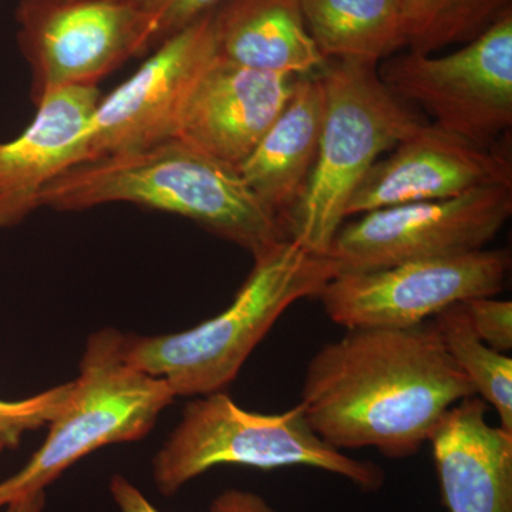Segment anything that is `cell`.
<instances>
[{
	"mask_svg": "<svg viewBox=\"0 0 512 512\" xmlns=\"http://www.w3.org/2000/svg\"><path fill=\"white\" fill-rule=\"evenodd\" d=\"M441 342L458 369L473 386L476 396L497 412L501 429L512 433V359L477 335L463 302L434 316Z\"/></svg>",
	"mask_w": 512,
	"mask_h": 512,
	"instance_id": "19",
	"label": "cell"
},
{
	"mask_svg": "<svg viewBox=\"0 0 512 512\" xmlns=\"http://www.w3.org/2000/svg\"><path fill=\"white\" fill-rule=\"evenodd\" d=\"M3 451H5V450H3V448H0V454H2V453H3Z\"/></svg>",
	"mask_w": 512,
	"mask_h": 512,
	"instance_id": "26",
	"label": "cell"
},
{
	"mask_svg": "<svg viewBox=\"0 0 512 512\" xmlns=\"http://www.w3.org/2000/svg\"><path fill=\"white\" fill-rule=\"evenodd\" d=\"M295 80L217 55L185 106L175 140L238 171L284 110Z\"/></svg>",
	"mask_w": 512,
	"mask_h": 512,
	"instance_id": "13",
	"label": "cell"
},
{
	"mask_svg": "<svg viewBox=\"0 0 512 512\" xmlns=\"http://www.w3.org/2000/svg\"><path fill=\"white\" fill-rule=\"evenodd\" d=\"M319 73L325 109L318 158L286 234L313 254L328 255L357 185L426 121L387 89L377 64L326 60Z\"/></svg>",
	"mask_w": 512,
	"mask_h": 512,
	"instance_id": "5",
	"label": "cell"
},
{
	"mask_svg": "<svg viewBox=\"0 0 512 512\" xmlns=\"http://www.w3.org/2000/svg\"><path fill=\"white\" fill-rule=\"evenodd\" d=\"M72 387L73 380L25 399H0V448H16L30 431L49 426L69 399Z\"/></svg>",
	"mask_w": 512,
	"mask_h": 512,
	"instance_id": "21",
	"label": "cell"
},
{
	"mask_svg": "<svg viewBox=\"0 0 512 512\" xmlns=\"http://www.w3.org/2000/svg\"><path fill=\"white\" fill-rule=\"evenodd\" d=\"M215 56L211 10L163 40L130 79L101 97L87 133V161L173 140Z\"/></svg>",
	"mask_w": 512,
	"mask_h": 512,
	"instance_id": "11",
	"label": "cell"
},
{
	"mask_svg": "<svg viewBox=\"0 0 512 512\" xmlns=\"http://www.w3.org/2000/svg\"><path fill=\"white\" fill-rule=\"evenodd\" d=\"M501 185L512 187L511 158L504 151L424 123L370 168L350 197L346 221L382 208Z\"/></svg>",
	"mask_w": 512,
	"mask_h": 512,
	"instance_id": "12",
	"label": "cell"
},
{
	"mask_svg": "<svg viewBox=\"0 0 512 512\" xmlns=\"http://www.w3.org/2000/svg\"><path fill=\"white\" fill-rule=\"evenodd\" d=\"M478 396L454 404L430 437L448 512H512V433Z\"/></svg>",
	"mask_w": 512,
	"mask_h": 512,
	"instance_id": "15",
	"label": "cell"
},
{
	"mask_svg": "<svg viewBox=\"0 0 512 512\" xmlns=\"http://www.w3.org/2000/svg\"><path fill=\"white\" fill-rule=\"evenodd\" d=\"M323 109L320 73L296 77L284 110L238 168L244 183L285 234L311 183Z\"/></svg>",
	"mask_w": 512,
	"mask_h": 512,
	"instance_id": "16",
	"label": "cell"
},
{
	"mask_svg": "<svg viewBox=\"0 0 512 512\" xmlns=\"http://www.w3.org/2000/svg\"><path fill=\"white\" fill-rule=\"evenodd\" d=\"M126 333H92L62 410L49 423L42 446L18 473L0 481V508L46 491L64 471L100 448L144 439L177 397L160 377L134 366Z\"/></svg>",
	"mask_w": 512,
	"mask_h": 512,
	"instance_id": "6",
	"label": "cell"
},
{
	"mask_svg": "<svg viewBox=\"0 0 512 512\" xmlns=\"http://www.w3.org/2000/svg\"><path fill=\"white\" fill-rule=\"evenodd\" d=\"M110 494L120 512H163L128 478L116 474L110 480ZM208 512H278L254 491L229 488L214 498Z\"/></svg>",
	"mask_w": 512,
	"mask_h": 512,
	"instance_id": "22",
	"label": "cell"
},
{
	"mask_svg": "<svg viewBox=\"0 0 512 512\" xmlns=\"http://www.w3.org/2000/svg\"><path fill=\"white\" fill-rule=\"evenodd\" d=\"M15 20L35 106L55 90L97 86L158 35L157 16L137 0H19Z\"/></svg>",
	"mask_w": 512,
	"mask_h": 512,
	"instance_id": "7",
	"label": "cell"
},
{
	"mask_svg": "<svg viewBox=\"0 0 512 512\" xmlns=\"http://www.w3.org/2000/svg\"><path fill=\"white\" fill-rule=\"evenodd\" d=\"M212 32L218 56L259 72L306 76L326 63L299 0H222L212 9Z\"/></svg>",
	"mask_w": 512,
	"mask_h": 512,
	"instance_id": "17",
	"label": "cell"
},
{
	"mask_svg": "<svg viewBox=\"0 0 512 512\" xmlns=\"http://www.w3.org/2000/svg\"><path fill=\"white\" fill-rule=\"evenodd\" d=\"M346 330L316 352L302 383L306 419L330 446L413 456L454 404L476 396L433 320Z\"/></svg>",
	"mask_w": 512,
	"mask_h": 512,
	"instance_id": "1",
	"label": "cell"
},
{
	"mask_svg": "<svg viewBox=\"0 0 512 512\" xmlns=\"http://www.w3.org/2000/svg\"><path fill=\"white\" fill-rule=\"evenodd\" d=\"M325 60L379 64L409 46L400 0H299Z\"/></svg>",
	"mask_w": 512,
	"mask_h": 512,
	"instance_id": "18",
	"label": "cell"
},
{
	"mask_svg": "<svg viewBox=\"0 0 512 512\" xmlns=\"http://www.w3.org/2000/svg\"><path fill=\"white\" fill-rule=\"evenodd\" d=\"M412 52L467 43L511 8V0H400Z\"/></svg>",
	"mask_w": 512,
	"mask_h": 512,
	"instance_id": "20",
	"label": "cell"
},
{
	"mask_svg": "<svg viewBox=\"0 0 512 512\" xmlns=\"http://www.w3.org/2000/svg\"><path fill=\"white\" fill-rule=\"evenodd\" d=\"M220 2L222 0H137L138 5L157 16L158 35L154 49L167 37L217 8Z\"/></svg>",
	"mask_w": 512,
	"mask_h": 512,
	"instance_id": "24",
	"label": "cell"
},
{
	"mask_svg": "<svg viewBox=\"0 0 512 512\" xmlns=\"http://www.w3.org/2000/svg\"><path fill=\"white\" fill-rule=\"evenodd\" d=\"M336 275L329 255L285 239L254 258L251 274L220 315L183 332L127 335V359L165 380L175 397L224 392L293 303L319 298Z\"/></svg>",
	"mask_w": 512,
	"mask_h": 512,
	"instance_id": "3",
	"label": "cell"
},
{
	"mask_svg": "<svg viewBox=\"0 0 512 512\" xmlns=\"http://www.w3.org/2000/svg\"><path fill=\"white\" fill-rule=\"evenodd\" d=\"M377 72L394 96L419 104L436 126L495 147L512 127V9L456 52L410 50Z\"/></svg>",
	"mask_w": 512,
	"mask_h": 512,
	"instance_id": "8",
	"label": "cell"
},
{
	"mask_svg": "<svg viewBox=\"0 0 512 512\" xmlns=\"http://www.w3.org/2000/svg\"><path fill=\"white\" fill-rule=\"evenodd\" d=\"M46 507V491H37L6 505L5 512H43Z\"/></svg>",
	"mask_w": 512,
	"mask_h": 512,
	"instance_id": "25",
	"label": "cell"
},
{
	"mask_svg": "<svg viewBox=\"0 0 512 512\" xmlns=\"http://www.w3.org/2000/svg\"><path fill=\"white\" fill-rule=\"evenodd\" d=\"M100 99L97 86L55 90L36 104L22 134L0 143V231L28 220L43 191L87 161V133Z\"/></svg>",
	"mask_w": 512,
	"mask_h": 512,
	"instance_id": "14",
	"label": "cell"
},
{
	"mask_svg": "<svg viewBox=\"0 0 512 512\" xmlns=\"http://www.w3.org/2000/svg\"><path fill=\"white\" fill-rule=\"evenodd\" d=\"M138 205L170 212L256 258L289 239L235 168L180 140L74 165L40 197V208L84 211Z\"/></svg>",
	"mask_w": 512,
	"mask_h": 512,
	"instance_id": "2",
	"label": "cell"
},
{
	"mask_svg": "<svg viewBox=\"0 0 512 512\" xmlns=\"http://www.w3.org/2000/svg\"><path fill=\"white\" fill-rule=\"evenodd\" d=\"M511 214L512 187L504 185L382 208L343 222L328 255L343 274L470 254L487 248Z\"/></svg>",
	"mask_w": 512,
	"mask_h": 512,
	"instance_id": "10",
	"label": "cell"
},
{
	"mask_svg": "<svg viewBox=\"0 0 512 512\" xmlns=\"http://www.w3.org/2000/svg\"><path fill=\"white\" fill-rule=\"evenodd\" d=\"M511 268L507 249L403 262L336 275L319 295L328 318L346 329L409 328L468 299L497 296Z\"/></svg>",
	"mask_w": 512,
	"mask_h": 512,
	"instance_id": "9",
	"label": "cell"
},
{
	"mask_svg": "<svg viewBox=\"0 0 512 512\" xmlns=\"http://www.w3.org/2000/svg\"><path fill=\"white\" fill-rule=\"evenodd\" d=\"M220 466L319 468L365 491L380 490L384 483L377 464L346 456L316 434L301 403L284 413H256L238 406L225 392L185 404L173 433L151 460V477L158 493L173 497Z\"/></svg>",
	"mask_w": 512,
	"mask_h": 512,
	"instance_id": "4",
	"label": "cell"
},
{
	"mask_svg": "<svg viewBox=\"0 0 512 512\" xmlns=\"http://www.w3.org/2000/svg\"><path fill=\"white\" fill-rule=\"evenodd\" d=\"M471 325L483 342L498 352L512 349V302L495 296L463 302Z\"/></svg>",
	"mask_w": 512,
	"mask_h": 512,
	"instance_id": "23",
	"label": "cell"
}]
</instances>
